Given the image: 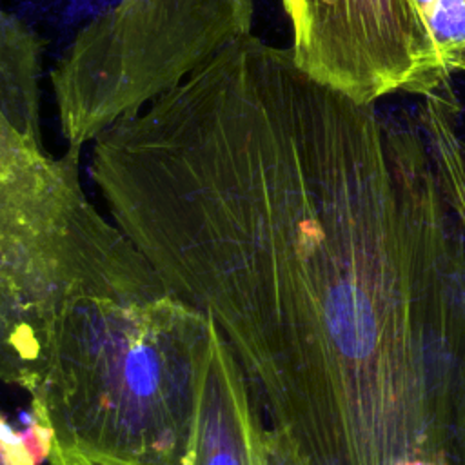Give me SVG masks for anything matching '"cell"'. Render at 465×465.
I'll list each match as a JSON object with an SVG mask.
<instances>
[{
	"label": "cell",
	"mask_w": 465,
	"mask_h": 465,
	"mask_svg": "<svg viewBox=\"0 0 465 465\" xmlns=\"http://www.w3.org/2000/svg\"><path fill=\"white\" fill-rule=\"evenodd\" d=\"M91 143L111 220L309 465H447L465 240L420 122L251 33Z\"/></svg>",
	"instance_id": "cell-1"
},
{
	"label": "cell",
	"mask_w": 465,
	"mask_h": 465,
	"mask_svg": "<svg viewBox=\"0 0 465 465\" xmlns=\"http://www.w3.org/2000/svg\"><path fill=\"white\" fill-rule=\"evenodd\" d=\"M211 320L169 292L78 303L60 323L27 421L51 465H189Z\"/></svg>",
	"instance_id": "cell-2"
},
{
	"label": "cell",
	"mask_w": 465,
	"mask_h": 465,
	"mask_svg": "<svg viewBox=\"0 0 465 465\" xmlns=\"http://www.w3.org/2000/svg\"><path fill=\"white\" fill-rule=\"evenodd\" d=\"M296 65L358 104L449 84L412 0H282Z\"/></svg>",
	"instance_id": "cell-3"
},
{
	"label": "cell",
	"mask_w": 465,
	"mask_h": 465,
	"mask_svg": "<svg viewBox=\"0 0 465 465\" xmlns=\"http://www.w3.org/2000/svg\"><path fill=\"white\" fill-rule=\"evenodd\" d=\"M211 327V361L189 465H267L262 407L213 322Z\"/></svg>",
	"instance_id": "cell-4"
},
{
	"label": "cell",
	"mask_w": 465,
	"mask_h": 465,
	"mask_svg": "<svg viewBox=\"0 0 465 465\" xmlns=\"http://www.w3.org/2000/svg\"><path fill=\"white\" fill-rule=\"evenodd\" d=\"M423 100L418 122L427 138L441 194L465 240V138L458 131L461 105L450 82Z\"/></svg>",
	"instance_id": "cell-5"
},
{
	"label": "cell",
	"mask_w": 465,
	"mask_h": 465,
	"mask_svg": "<svg viewBox=\"0 0 465 465\" xmlns=\"http://www.w3.org/2000/svg\"><path fill=\"white\" fill-rule=\"evenodd\" d=\"M443 73L465 74V0H412Z\"/></svg>",
	"instance_id": "cell-6"
},
{
	"label": "cell",
	"mask_w": 465,
	"mask_h": 465,
	"mask_svg": "<svg viewBox=\"0 0 465 465\" xmlns=\"http://www.w3.org/2000/svg\"><path fill=\"white\" fill-rule=\"evenodd\" d=\"M49 156L45 145L22 133L0 105V174L33 167Z\"/></svg>",
	"instance_id": "cell-7"
},
{
	"label": "cell",
	"mask_w": 465,
	"mask_h": 465,
	"mask_svg": "<svg viewBox=\"0 0 465 465\" xmlns=\"http://www.w3.org/2000/svg\"><path fill=\"white\" fill-rule=\"evenodd\" d=\"M445 460L447 465H465V343L454 374Z\"/></svg>",
	"instance_id": "cell-8"
},
{
	"label": "cell",
	"mask_w": 465,
	"mask_h": 465,
	"mask_svg": "<svg viewBox=\"0 0 465 465\" xmlns=\"http://www.w3.org/2000/svg\"><path fill=\"white\" fill-rule=\"evenodd\" d=\"M267 465H309L300 449L282 432L267 427L265 436Z\"/></svg>",
	"instance_id": "cell-9"
},
{
	"label": "cell",
	"mask_w": 465,
	"mask_h": 465,
	"mask_svg": "<svg viewBox=\"0 0 465 465\" xmlns=\"http://www.w3.org/2000/svg\"><path fill=\"white\" fill-rule=\"evenodd\" d=\"M76 465H87V463H76Z\"/></svg>",
	"instance_id": "cell-10"
}]
</instances>
